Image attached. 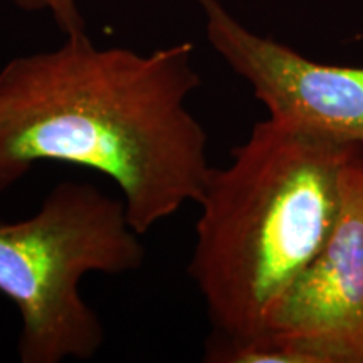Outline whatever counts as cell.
<instances>
[{
    "label": "cell",
    "mask_w": 363,
    "mask_h": 363,
    "mask_svg": "<svg viewBox=\"0 0 363 363\" xmlns=\"http://www.w3.org/2000/svg\"><path fill=\"white\" fill-rule=\"evenodd\" d=\"M194 44L142 54L65 35L0 69V192L40 162L99 172L118 185L140 235L197 203L212 167L187 101L201 88Z\"/></svg>",
    "instance_id": "cell-1"
},
{
    "label": "cell",
    "mask_w": 363,
    "mask_h": 363,
    "mask_svg": "<svg viewBox=\"0 0 363 363\" xmlns=\"http://www.w3.org/2000/svg\"><path fill=\"white\" fill-rule=\"evenodd\" d=\"M360 145L267 118L212 169L197 206L189 274L214 335L266 337L276 308L325 246L342 208V179Z\"/></svg>",
    "instance_id": "cell-2"
},
{
    "label": "cell",
    "mask_w": 363,
    "mask_h": 363,
    "mask_svg": "<svg viewBox=\"0 0 363 363\" xmlns=\"http://www.w3.org/2000/svg\"><path fill=\"white\" fill-rule=\"evenodd\" d=\"M142 238L123 199L74 180L54 185L34 216L0 222V293L19 311L22 363L91 360L101 350L103 321L81 281L138 271L147 256Z\"/></svg>",
    "instance_id": "cell-3"
},
{
    "label": "cell",
    "mask_w": 363,
    "mask_h": 363,
    "mask_svg": "<svg viewBox=\"0 0 363 363\" xmlns=\"http://www.w3.org/2000/svg\"><path fill=\"white\" fill-rule=\"evenodd\" d=\"M261 340L310 363H363V147L345 165L330 238L281 299Z\"/></svg>",
    "instance_id": "cell-4"
},
{
    "label": "cell",
    "mask_w": 363,
    "mask_h": 363,
    "mask_svg": "<svg viewBox=\"0 0 363 363\" xmlns=\"http://www.w3.org/2000/svg\"><path fill=\"white\" fill-rule=\"evenodd\" d=\"M194 2L206 17L208 43L271 118L363 147V67L313 61L246 29L219 0Z\"/></svg>",
    "instance_id": "cell-5"
},
{
    "label": "cell",
    "mask_w": 363,
    "mask_h": 363,
    "mask_svg": "<svg viewBox=\"0 0 363 363\" xmlns=\"http://www.w3.org/2000/svg\"><path fill=\"white\" fill-rule=\"evenodd\" d=\"M26 12H48L62 34H74L86 30V21L78 0H9Z\"/></svg>",
    "instance_id": "cell-6"
}]
</instances>
